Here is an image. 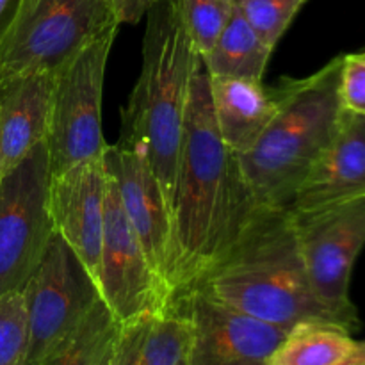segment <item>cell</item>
<instances>
[{
	"label": "cell",
	"instance_id": "cell-18",
	"mask_svg": "<svg viewBox=\"0 0 365 365\" xmlns=\"http://www.w3.org/2000/svg\"><path fill=\"white\" fill-rule=\"evenodd\" d=\"M271 53L273 48L262 41L235 6L227 27L202 57V68L209 77L262 81Z\"/></svg>",
	"mask_w": 365,
	"mask_h": 365
},
{
	"label": "cell",
	"instance_id": "cell-17",
	"mask_svg": "<svg viewBox=\"0 0 365 365\" xmlns=\"http://www.w3.org/2000/svg\"><path fill=\"white\" fill-rule=\"evenodd\" d=\"M191 328L173 305L121 323L109 365H180L187 355Z\"/></svg>",
	"mask_w": 365,
	"mask_h": 365
},
{
	"label": "cell",
	"instance_id": "cell-29",
	"mask_svg": "<svg viewBox=\"0 0 365 365\" xmlns=\"http://www.w3.org/2000/svg\"><path fill=\"white\" fill-rule=\"evenodd\" d=\"M180 365H187V364H185V359L184 360H182V364Z\"/></svg>",
	"mask_w": 365,
	"mask_h": 365
},
{
	"label": "cell",
	"instance_id": "cell-3",
	"mask_svg": "<svg viewBox=\"0 0 365 365\" xmlns=\"http://www.w3.org/2000/svg\"><path fill=\"white\" fill-rule=\"evenodd\" d=\"M200 70L202 56L192 45L178 2L155 0L146 13L141 73L121 113L118 145L148 160L170 210L191 84Z\"/></svg>",
	"mask_w": 365,
	"mask_h": 365
},
{
	"label": "cell",
	"instance_id": "cell-22",
	"mask_svg": "<svg viewBox=\"0 0 365 365\" xmlns=\"http://www.w3.org/2000/svg\"><path fill=\"white\" fill-rule=\"evenodd\" d=\"M307 0H235L253 31L269 48H274Z\"/></svg>",
	"mask_w": 365,
	"mask_h": 365
},
{
	"label": "cell",
	"instance_id": "cell-15",
	"mask_svg": "<svg viewBox=\"0 0 365 365\" xmlns=\"http://www.w3.org/2000/svg\"><path fill=\"white\" fill-rule=\"evenodd\" d=\"M56 75L29 71L0 82V177L48 134Z\"/></svg>",
	"mask_w": 365,
	"mask_h": 365
},
{
	"label": "cell",
	"instance_id": "cell-26",
	"mask_svg": "<svg viewBox=\"0 0 365 365\" xmlns=\"http://www.w3.org/2000/svg\"><path fill=\"white\" fill-rule=\"evenodd\" d=\"M14 6H16V0H0V38H2L7 24H9Z\"/></svg>",
	"mask_w": 365,
	"mask_h": 365
},
{
	"label": "cell",
	"instance_id": "cell-20",
	"mask_svg": "<svg viewBox=\"0 0 365 365\" xmlns=\"http://www.w3.org/2000/svg\"><path fill=\"white\" fill-rule=\"evenodd\" d=\"M121 323L98 299L71 334H68L39 365H109Z\"/></svg>",
	"mask_w": 365,
	"mask_h": 365
},
{
	"label": "cell",
	"instance_id": "cell-4",
	"mask_svg": "<svg viewBox=\"0 0 365 365\" xmlns=\"http://www.w3.org/2000/svg\"><path fill=\"white\" fill-rule=\"evenodd\" d=\"M342 56L305 78L274 86L277 113L257 145L239 157L259 207H289L339 128Z\"/></svg>",
	"mask_w": 365,
	"mask_h": 365
},
{
	"label": "cell",
	"instance_id": "cell-19",
	"mask_svg": "<svg viewBox=\"0 0 365 365\" xmlns=\"http://www.w3.org/2000/svg\"><path fill=\"white\" fill-rule=\"evenodd\" d=\"M360 342L331 323H302L285 334L266 365H344L359 355Z\"/></svg>",
	"mask_w": 365,
	"mask_h": 365
},
{
	"label": "cell",
	"instance_id": "cell-16",
	"mask_svg": "<svg viewBox=\"0 0 365 365\" xmlns=\"http://www.w3.org/2000/svg\"><path fill=\"white\" fill-rule=\"evenodd\" d=\"M209 93L221 141L237 157L246 155L277 113L274 88L252 78L209 77Z\"/></svg>",
	"mask_w": 365,
	"mask_h": 365
},
{
	"label": "cell",
	"instance_id": "cell-23",
	"mask_svg": "<svg viewBox=\"0 0 365 365\" xmlns=\"http://www.w3.org/2000/svg\"><path fill=\"white\" fill-rule=\"evenodd\" d=\"M0 365H27V314L21 291L0 296Z\"/></svg>",
	"mask_w": 365,
	"mask_h": 365
},
{
	"label": "cell",
	"instance_id": "cell-21",
	"mask_svg": "<svg viewBox=\"0 0 365 365\" xmlns=\"http://www.w3.org/2000/svg\"><path fill=\"white\" fill-rule=\"evenodd\" d=\"M182 20L200 56H205L235 9V0H177Z\"/></svg>",
	"mask_w": 365,
	"mask_h": 365
},
{
	"label": "cell",
	"instance_id": "cell-10",
	"mask_svg": "<svg viewBox=\"0 0 365 365\" xmlns=\"http://www.w3.org/2000/svg\"><path fill=\"white\" fill-rule=\"evenodd\" d=\"M107 171V168H106ZM100 296L120 323L171 307V294L153 271L107 171L106 214L98 262Z\"/></svg>",
	"mask_w": 365,
	"mask_h": 365
},
{
	"label": "cell",
	"instance_id": "cell-14",
	"mask_svg": "<svg viewBox=\"0 0 365 365\" xmlns=\"http://www.w3.org/2000/svg\"><path fill=\"white\" fill-rule=\"evenodd\" d=\"M365 196V114L342 109L339 128L296 191L289 210L294 214L327 209Z\"/></svg>",
	"mask_w": 365,
	"mask_h": 365
},
{
	"label": "cell",
	"instance_id": "cell-8",
	"mask_svg": "<svg viewBox=\"0 0 365 365\" xmlns=\"http://www.w3.org/2000/svg\"><path fill=\"white\" fill-rule=\"evenodd\" d=\"M292 214L296 239L310 285L342 328H360L349 298L351 271L365 246V196L312 212Z\"/></svg>",
	"mask_w": 365,
	"mask_h": 365
},
{
	"label": "cell",
	"instance_id": "cell-6",
	"mask_svg": "<svg viewBox=\"0 0 365 365\" xmlns=\"http://www.w3.org/2000/svg\"><path fill=\"white\" fill-rule=\"evenodd\" d=\"M116 32L118 29L107 31L86 45L56 73L46 134L52 175L103 157V77Z\"/></svg>",
	"mask_w": 365,
	"mask_h": 365
},
{
	"label": "cell",
	"instance_id": "cell-7",
	"mask_svg": "<svg viewBox=\"0 0 365 365\" xmlns=\"http://www.w3.org/2000/svg\"><path fill=\"white\" fill-rule=\"evenodd\" d=\"M48 145L0 177V296L21 291L53 235Z\"/></svg>",
	"mask_w": 365,
	"mask_h": 365
},
{
	"label": "cell",
	"instance_id": "cell-1",
	"mask_svg": "<svg viewBox=\"0 0 365 365\" xmlns=\"http://www.w3.org/2000/svg\"><path fill=\"white\" fill-rule=\"evenodd\" d=\"M255 207L239 157L220 138L202 68L191 84L171 205V302L228 248Z\"/></svg>",
	"mask_w": 365,
	"mask_h": 365
},
{
	"label": "cell",
	"instance_id": "cell-11",
	"mask_svg": "<svg viewBox=\"0 0 365 365\" xmlns=\"http://www.w3.org/2000/svg\"><path fill=\"white\" fill-rule=\"evenodd\" d=\"M171 305L189 321L187 365H266L289 330L187 291Z\"/></svg>",
	"mask_w": 365,
	"mask_h": 365
},
{
	"label": "cell",
	"instance_id": "cell-5",
	"mask_svg": "<svg viewBox=\"0 0 365 365\" xmlns=\"http://www.w3.org/2000/svg\"><path fill=\"white\" fill-rule=\"evenodd\" d=\"M118 27L110 0H16L0 38V82L29 71L56 75L86 45Z\"/></svg>",
	"mask_w": 365,
	"mask_h": 365
},
{
	"label": "cell",
	"instance_id": "cell-25",
	"mask_svg": "<svg viewBox=\"0 0 365 365\" xmlns=\"http://www.w3.org/2000/svg\"><path fill=\"white\" fill-rule=\"evenodd\" d=\"M155 0H110L114 16L118 24H138L143 16H146L150 7Z\"/></svg>",
	"mask_w": 365,
	"mask_h": 365
},
{
	"label": "cell",
	"instance_id": "cell-2",
	"mask_svg": "<svg viewBox=\"0 0 365 365\" xmlns=\"http://www.w3.org/2000/svg\"><path fill=\"white\" fill-rule=\"evenodd\" d=\"M187 291L284 330L302 323L341 327L310 285L289 207L257 205L228 248Z\"/></svg>",
	"mask_w": 365,
	"mask_h": 365
},
{
	"label": "cell",
	"instance_id": "cell-28",
	"mask_svg": "<svg viewBox=\"0 0 365 365\" xmlns=\"http://www.w3.org/2000/svg\"><path fill=\"white\" fill-rule=\"evenodd\" d=\"M344 365H362V362H360L359 355H356V356H353V359L349 360V362H346Z\"/></svg>",
	"mask_w": 365,
	"mask_h": 365
},
{
	"label": "cell",
	"instance_id": "cell-24",
	"mask_svg": "<svg viewBox=\"0 0 365 365\" xmlns=\"http://www.w3.org/2000/svg\"><path fill=\"white\" fill-rule=\"evenodd\" d=\"M339 96L342 109L365 114V50L342 56Z\"/></svg>",
	"mask_w": 365,
	"mask_h": 365
},
{
	"label": "cell",
	"instance_id": "cell-13",
	"mask_svg": "<svg viewBox=\"0 0 365 365\" xmlns=\"http://www.w3.org/2000/svg\"><path fill=\"white\" fill-rule=\"evenodd\" d=\"M107 171L103 157L82 160L50 180L53 230L77 253L89 273L98 277L106 214Z\"/></svg>",
	"mask_w": 365,
	"mask_h": 365
},
{
	"label": "cell",
	"instance_id": "cell-27",
	"mask_svg": "<svg viewBox=\"0 0 365 365\" xmlns=\"http://www.w3.org/2000/svg\"><path fill=\"white\" fill-rule=\"evenodd\" d=\"M359 359L362 365H365V341L360 342V348H359Z\"/></svg>",
	"mask_w": 365,
	"mask_h": 365
},
{
	"label": "cell",
	"instance_id": "cell-9",
	"mask_svg": "<svg viewBox=\"0 0 365 365\" xmlns=\"http://www.w3.org/2000/svg\"><path fill=\"white\" fill-rule=\"evenodd\" d=\"M27 314V365H39L102 299L98 282L53 232L21 289Z\"/></svg>",
	"mask_w": 365,
	"mask_h": 365
},
{
	"label": "cell",
	"instance_id": "cell-12",
	"mask_svg": "<svg viewBox=\"0 0 365 365\" xmlns=\"http://www.w3.org/2000/svg\"><path fill=\"white\" fill-rule=\"evenodd\" d=\"M103 164L116 182L128 223L134 228L155 274L168 287L171 210L155 173L145 157L118 143L107 145Z\"/></svg>",
	"mask_w": 365,
	"mask_h": 365
}]
</instances>
